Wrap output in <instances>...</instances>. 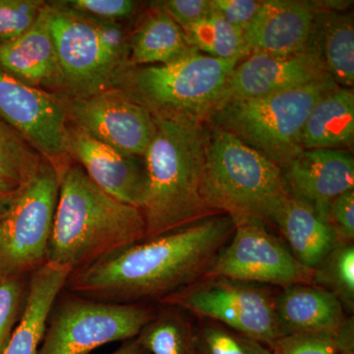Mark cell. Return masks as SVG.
Here are the masks:
<instances>
[{
	"label": "cell",
	"instance_id": "6da1fadb",
	"mask_svg": "<svg viewBox=\"0 0 354 354\" xmlns=\"http://www.w3.org/2000/svg\"><path fill=\"white\" fill-rule=\"evenodd\" d=\"M234 230L230 216H209L71 272L64 290L113 304L162 301L204 279Z\"/></svg>",
	"mask_w": 354,
	"mask_h": 354
},
{
	"label": "cell",
	"instance_id": "7a4b0ae2",
	"mask_svg": "<svg viewBox=\"0 0 354 354\" xmlns=\"http://www.w3.org/2000/svg\"><path fill=\"white\" fill-rule=\"evenodd\" d=\"M58 179L48 262L73 272L145 241L142 209L97 187L80 165L72 162Z\"/></svg>",
	"mask_w": 354,
	"mask_h": 354
},
{
	"label": "cell",
	"instance_id": "3957f363",
	"mask_svg": "<svg viewBox=\"0 0 354 354\" xmlns=\"http://www.w3.org/2000/svg\"><path fill=\"white\" fill-rule=\"evenodd\" d=\"M153 118L155 133L144 156L148 185L141 209L146 221V239L216 216L200 193L204 123L187 118Z\"/></svg>",
	"mask_w": 354,
	"mask_h": 354
},
{
	"label": "cell",
	"instance_id": "277c9868",
	"mask_svg": "<svg viewBox=\"0 0 354 354\" xmlns=\"http://www.w3.org/2000/svg\"><path fill=\"white\" fill-rule=\"evenodd\" d=\"M205 157L200 193L216 215L234 225L256 221L271 223L288 196L278 165L220 128L204 123Z\"/></svg>",
	"mask_w": 354,
	"mask_h": 354
},
{
	"label": "cell",
	"instance_id": "5b68a950",
	"mask_svg": "<svg viewBox=\"0 0 354 354\" xmlns=\"http://www.w3.org/2000/svg\"><path fill=\"white\" fill-rule=\"evenodd\" d=\"M337 87L328 76L277 94L234 100L218 106L206 123L230 133L283 169L304 150L302 132L311 109Z\"/></svg>",
	"mask_w": 354,
	"mask_h": 354
},
{
	"label": "cell",
	"instance_id": "8992f818",
	"mask_svg": "<svg viewBox=\"0 0 354 354\" xmlns=\"http://www.w3.org/2000/svg\"><path fill=\"white\" fill-rule=\"evenodd\" d=\"M241 60H221L193 51L171 64L128 67L113 88L122 91L155 118L205 123L220 102Z\"/></svg>",
	"mask_w": 354,
	"mask_h": 354
},
{
	"label": "cell",
	"instance_id": "52a82bcc",
	"mask_svg": "<svg viewBox=\"0 0 354 354\" xmlns=\"http://www.w3.org/2000/svg\"><path fill=\"white\" fill-rule=\"evenodd\" d=\"M62 292L48 316L38 354H88L111 342L130 341L157 314L145 304H113Z\"/></svg>",
	"mask_w": 354,
	"mask_h": 354
},
{
	"label": "cell",
	"instance_id": "ba28073f",
	"mask_svg": "<svg viewBox=\"0 0 354 354\" xmlns=\"http://www.w3.org/2000/svg\"><path fill=\"white\" fill-rule=\"evenodd\" d=\"M58 187L57 171L44 160L0 218V279L30 277L48 262Z\"/></svg>",
	"mask_w": 354,
	"mask_h": 354
},
{
	"label": "cell",
	"instance_id": "9c48e42d",
	"mask_svg": "<svg viewBox=\"0 0 354 354\" xmlns=\"http://www.w3.org/2000/svg\"><path fill=\"white\" fill-rule=\"evenodd\" d=\"M158 304L211 319L271 348L285 335L277 316L274 298L248 283L203 279Z\"/></svg>",
	"mask_w": 354,
	"mask_h": 354
},
{
	"label": "cell",
	"instance_id": "30bf717a",
	"mask_svg": "<svg viewBox=\"0 0 354 354\" xmlns=\"http://www.w3.org/2000/svg\"><path fill=\"white\" fill-rule=\"evenodd\" d=\"M50 31L64 78L60 97H85L113 88L128 65L100 41L92 18L50 2Z\"/></svg>",
	"mask_w": 354,
	"mask_h": 354
},
{
	"label": "cell",
	"instance_id": "8fae6325",
	"mask_svg": "<svg viewBox=\"0 0 354 354\" xmlns=\"http://www.w3.org/2000/svg\"><path fill=\"white\" fill-rule=\"evenodd\" d=\"M315 270L298 262L290 249L270 234L265 223L249 221L234 225L204 279L271 283L288 288L314 285Z\"/></svg>",
	"mask_w": 354,
	"mask_h": 354
},
{
	"label": "cell",
	"instance_id": "7c38bea8",
	"mask_svg": "<svg viewBox=\"0 0 354 354\" xmlns=\"http://www.w3.org/2000/svg\"><path fill=\"white\" fill-rule=\"evenodd\" d=\"M0 118L53 165L58 176L73 162L67 144L68 121L58 95L0 69Z\"/></svg>",
	"mask_w": 354,
	"mask_h": 354
},
{
	"label": "cell",
	"instance_id": "4fadbf2b",
	"mask_svg": "<svg viewBox=\"0 0 354 354\" xmlns=\"http://www.w3.org/2000/svg\"><path fill=\"white\" fill-rule=\"evenodd\" d=\"M60 99L69 125L121 153L144 158L155 133V118L122 91L109 88L88 97Z\"/></svg>",
	"mask_w": 354,
	"mask_h": 354
},
{
	"label": "cell",
	"instance_id": "5bb4252c",
	"mask_svg": "<svg viewBox=\"0 0 354 354\" xmlns=\"http://www.w3.org/2000/svg\"><path fill=\"white\" fill-rule=\"evenodd\" d=\"M68 152L88 178L109 195L142 209L145 201L147 172L144 158L127 155L68 125Z\"/></svg>",
	"mask_w": 354,
	"mask_h": 354
},
{
	"label": "cell",
	"instance_id": "9a60e30c",
	"mask_svg": "<svg viewBox=\"0 0 354 354\" xmlns=\"http://www.w3.org/2000/svg\"><path fill=\"white\" fill-rule=\"evenodd\" d=\"M328 76L318 58L307 50L290 57L251 53L232 70L216 108L234 100L277 94Z\"/></svg>",
	"mask_w": 354,
	"mask_h": 354
},
{
	"label": "cell",
	"instance_id": "2e32d148",
	"mask_svg": "<svg viewBox=\"0 0 354 354\" xmlns=\"http://www.w3.org/2000/svg\"><path fill=\"white\" fill-rule=\"evenodd\" d=\"M281 172L288 194L313 207L327 221L330 203L354 189V158L349 150H304Z\"/></svg>",
	"mask_w": 354,
	"mask_h": 354
},
{
	"label": "cell",
	"instance_id": "e0dca14e",
	"mask_svg": "<svg viewBox=\"0 0 354 354\" xmlns=\"http://www.w3.org/2000/svg\"><path fill=\"white\" fill-rule=\"evenodd\" d=\"M319 4L304 0H261L259 10L244 32L251 53L290 57L306 51Z\"/></svg>",
	"mask_w": 354,
	"mask_h": 354
},
{
	"label": "cell",
	"instance_id": "ac0fdd59",
	"mask_svg": "<svg viewBox=\"0 0 354 354\" xmlns=\"http://www.w3.org/2000/svg\"><path fill=\"white\" fill-rule=\"evenodd\" d=\"M0 69L32 87L62 95L64 78L51 36L50 3L46 2L25 34L0 44Z\"/></svg>",
	"mask_w": 354,
	"mask_h": 354
},
{
	"label": "cell",
	"instance_id": "d6986e66",
	"mask_svg": "<svg viewBox=\"0 0 354 354\" xmlns=\"http://www.w3.org/2000/svg\"><path fill=\"white\" fill-rule=\"evenodd\" d=\"M283 334L337 335L346 325L344 305L332 291L314 285L290 286L274 298Z\"/></svg>",
	"mask_w": 354,
	"mask_h": 354
},
{
	"label": "cell",
	"instance_id": "ffe728a7",
	"mask_svg": "<svg viewBox=\"0 0 354 354\" xmlns=\"http://www.w3.org/2000/svg\"><path fill=\"white\" fill-rule=\"evenodd\" d=\"M271 223L279 228L298 262L315 271L341 245L330 223L313 207L290 195L276 209Z\"/></svg>",
	"mask_w": 354,
	"mask_h": 354
},
{
	"label": "cell",
	"instance_id": "44dd1931",
	"mask_svg": "<svg viewBox=\"0 0 354 354\" xmlns=\"http://www.w3.org/2000/svg\"><path fill=\"white\" fill-rule=\"evenodd\" d=\"M306 50L318 58L337 86L354 83L353 14L319 4L310 29Z\"/></svg>",
	"mask_w": 354,
	"mask_h": 354
},
{
	"label": "cell",
	"instance_id": "7402d4cb",
	"mask_svg": "<svg viewBox=\"0 0 354 354\" xmlns=\"http://www.w3.org/2000/svg\"><path fill=\"white\" fill-rule=\"evenodd\" d=\"M71 269L46 262L28 283L22 315L2 354H38L55 300L64 290Z\"/></svg>",
	"mask_w": 354,
	"mask_h": 354
},
{
	"label": "cell",
	"instance_id": "603a6c76",
	"mask_svg": "<svg viewBox=\"0 0 354 354\" xmlns=\"http://www.w3.org/2000/svg\"><path fill=\"white\" fill-rule=\"evenodd\" d=\"M196 51L191 48L183 30L156 4L140 21L129 39V67L171 64Z\"/></svg>",
	"mask_w": 354,
	"mask_h": 354
},
{
	"label": "cell",
	"instance_id": "cb8c5ba5",
	"mask_svg": "<svg viewBox=\"0 0 354 354\" xmlns=\"http://www.w3.org/2000/svg\"><path fill=\"white\" fill-rule=\"evenodd\" d=\"M353 140V90L337 87L324 95L310 111L302 132V147L304 150H349Z\"/></svg>",
	"mask_w": 354,
	"mask_h": 354
},
{
	"label": "cell",
	"instance_id": "d4e9b609",
	"mask_svg": "<svg viewBox=\"0 0 354 354\" xmlns=\"http://www.w3.org/2000/svg\"><path fill=\"white\" fill-rule=\"evenodd\" d=\"M183 32L191 48L207 53L208 57L241 62L250 55L243 32L230 25L213 9L204 19Z\"/></svg>",
	"mask_w": 354,
	"mask_h": 354
},
{
	"label": "cell",
	"instance_id": "484cf974",
	"mask_svg": "<svg viewBox=\"0 0 354 354\" xmlns=\"http://www.w3.org/2000/svg\"><path fill=\"white\" fill-rule=\"evenodd\" d=\"M157 311L150 323L137 335L150 354H195L194 334L176 307Z\"/></svg>",
	"mask_w": 354,
	"mask_h": 354
},
{
	"label": "cell",
	"instance_id": "4316f807",
	"mask_svg": "<svg viewBox=\"0 0 354 354\" xmlns=\"http://www.w3.org/2000/svg\"><path fill=\"white\" fill-rule=\"evenodd\" d=\"M44 162L32 147L0 120V176L26 186L39 174Z\"/></svg>",
	"mask_w": 354,
	"mask_h": 354
},
{
	"label": "cell",
	"instance_id": "83f0119b",
	"mask_svg": "<svg viewBox=\"0 0 354 354\" xmlns=\"http://www.w3.org/2000/svg\"><path fill=\"white\" fill-rule=\"evenodd\" d=\"M314 283L322 286L341 300L342 305L353 309L354 247L353 243L335 247L328 259L316 270Z\"/></svg>",
	"mask_w": 354,
	"mask_h": 354
},
{
	"label": "cell",
	"instance_id": "f1b7e54d",
	"mask_svg": "<svg viewBox=\"0 0 354 354\" xmlns=\"http://www.w3.org/2000/svg\"><path fill=\"white\" fill-rule=\"evenodd\" d=\"M195 354H272L262 342L225 328L208 323L194 335Z\"/></svg>",
	"mask_w": 354,
	"mask_h": 354
},
{
	"label": "cell",
	"instance_id": "f546056e",
	"mask_svg": "<svg viewBox=\"0 0 354 354\" xmlns=\"http://www.w3.org/2000/svg\"><path fill=\"white\" fill-rule=\"evenodd\" d=\"M29 278L0 279V354L6 351L22 315Z\"/></svg>",
	"mask_w": 354,
	"mask_h": 354
},
{
	"label": "cell",
	"instance_id": "4dcf8cb0",
	"mask_svg": "<svg viewBox=\"0 0 354 354\" xmlns=\"http://www.w3.org/2000/svg\"><path fill=\"white\" fill-rule=\"evenodd\" d=\"M46 4L41 0H0V44L12 41L25 34Z\"/></svg>",
	"mask_w": 354,
	"mask_h": 354
},
{
	"label": "cell",
	"instance_id": "1f68e13d",
	"mask_svg": "<svg viewBox=\"0 0 354 354\" xmlns=\"http://www.w3.org/2000/svg\"><path fill=\"white\" fill-rule=\"evenodd\" d=\"M274 354H342L344 348L339 333L337 335L300 334L286 335L272 346Z\"/></svg>",
	"mask_w": 354,
	"mask_h": 354
},
{
	"label": "cell",
	"instance_id": "d6a6232c",
	"mask_svg": "<svg viewBox=\"0 0 354 354\" xmlns=\"http://www.w3.org/2000/svg\"><path fill=\"white\" fill-rule=\"evenodd\" d=\"M62 6L94 19L118 22L131 17L137 3L131 0H67Z\"/></svg>",
	"mask_w": 354,
	"mask_h": 354
},
{
	"label": "cell",
	"instance_id": "836d02e7",
	"mask_svg": "<svg viewBox=\"0 0 354 354\" xmlns=\"http://www.w3.org/2000/svg\"><path fill=\"white\" fill-rule=\"evenodd\" d=\"M328 221L339 244L353 243L354 239V189L335 198L330 203Z\"/></svg>",
	"mask_w": 354,
	"mask_h": 354
},
{
	"label": "cell",
	"instance_id": "e575fe53",
	"mask_svg": "<svg viewBox=\"0 0 354 354\" xmlns=\"http://www.w3.org/2000/svg\"><path fill=\"white\" fill-rule=\"evenodd\" d=\"M211 6L223 19L244 34L259 10L261 0H211Z\"/></svg>",
	"mask_w": 354,
	"mask_h": 354
},
{
	"label": "cell",
	"instance_id": "d590c367",
	"mask_svg": "<svg viewBox=\"0 0 354 354\" xmlns=\"http://www.w3.org/2000/svg\"><path fill=\"white\" fill-rule=\"evenodd\" d=\"M162 4L183 30L196 24L212 12L211 0H167Z\"/></svg>",
	"mask_w": 354,
	"mask_h": 354
},
{
	"label": "cell",
	"instance_id": "8d00e7d4",
	"mask_svg": "<svg viewBox=\"0 0 354 354\" xmlns=\"http://www.w3.org/2000/svg\"><path fill=\"white\" fill-rule=\"evenodd\" d=\"M23 187L0 176V218L10 209Z\"/></svg>",
	"mask_w": 354,
	"mask_h": 354
},
{
	"label": "cell",
	"instance_id": "74e56055",
	"mask_svg": "<svg viewBox=\"0 0 354 354\" xmlns=\"http://www.w3.org/2000/svg\"><path fill=\"white\" fill-rule=\"evenodd\" d=\"M109 354H150L141 346L138 339H130L123 342L122 346Z\"/></svg>",
	"mask_w": 354,
	"mask_h": 354
},
{
	"label": "cell",
	"instance_id": "f35d334b",
	"mask_svg": "<svg viewBox=\"0 0 354 354\" xmlns=\"http://www.w3.org/2000/svg\"><path fill=\"white\" fill-rule=\"evenodd\" d=\"M342 354H353V351H344Z\"/></svg>",
	"mask_w": 354,
	"mask_h": 354
},
{
	"label": "cell",
	"instance_id": "ab89813d",
	"mask_svg": "<svg viewBox=\"0 0 354 354\" xmlns=\"http://www.w3.org/2000/svg\"><path fill=\"white\" fill-rule=\"evenodd\" d=\"M272 354H274V353H272Z\"/></svg>",
	"mask_w": 354,
	"mask_h": 354
}]
</instances>
